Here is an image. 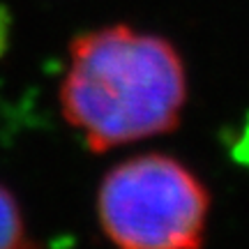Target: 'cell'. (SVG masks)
<instances>
[{
    "instance_id": "cell-1",
    "label": "cell",
    "mask_w": 249,
    "mask_h": 249,
    "mask_svg": "<svg viewBox=\"0 0 249 249\" xmlns=\"http://www.w3.org/2000/svg\"><path fill=\"white\" fill-rule=\"evenodd\" d=\"M185 104V62L166 37L113 23L71 39L60 108L88 150L173 132Z\"/></svg>"
},
{
    "instance_id": "cell-2",
    "label": "cell",
    "mask_w": 249,
    "mask_h": 249,
    "mask_svg": "<svg viewBox=\"0 0 249 249\" xmlns=\"http://www.w3.org/2000/svg\"><path fill=\"white\" fill-rule=\"evenodd\" d=\"M97 217L118 249H201L210 192L180 160L145 152L107 171Z\"/></svg>"
},
{
    "instance_id": "cell-3",
    "label": "cell",
    "mask_w": 249,
    "mask_h": 249,
    "mask_svg": "<svg viewBox=\"0 0 249 249\" xmlns=\"http://www.w3.org/2000/svg\"><path fill=\"white\" fill-rule=\"evenodd\" d=\"M0 249H30L21 208L5 185H0Z\"/></svg>"
},
{
    "instance_id": "cell-4",
    "label": "cell",
    "mask_w": 249,
    "mask_h": 249,
    "mask_svg": "<svg viewBox=\"0 0 249 249\" xmlns=\"http://www.w3.org/2000/svg\"><path fill=\"white\" fill-rule=\"evenodd\" d=\"M9 12H7V7H2L0 5V53L7 49V44H9Z\"/></svg>"
}]
</instances>
